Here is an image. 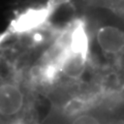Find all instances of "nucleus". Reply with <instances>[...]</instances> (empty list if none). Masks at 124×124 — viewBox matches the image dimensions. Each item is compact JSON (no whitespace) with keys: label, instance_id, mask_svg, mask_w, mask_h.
<instances>
[{"label":"nucleus","instance_id":"4","mask_svg":"<svg viewBox=\"0 0 124 124\" xmlns=\"http://www.w3.org/2000/svg\"><path fill=\"white\" fill-rule=\"evenodd\" d=\"M71 124H100V122L94 116L84 114V115H81L78 118H76Z\"/></svg>","mask_w":124,"mask_h":124},{"label":"nucleus","instance_id":"3","mask_svg":"<svg viewBox=\"0 0 124 124\" xmlns=\"http://www.w3.org/2000/svg\"><path fill=\"white\" fill-rule=\"evenodd\" d=\"M86 69V53L68 49L60 59V70L65 77L79 79Z\"/></svg>","mask_w":124,"mask_h":124},{"label":"nucleus","instance_id":"1","mask_svg":"<svg viewBox=\"0 0 124 124\" xmlns=\"http://www.w3.org/2000/svg\"><path fill=\"white\" fill-rule=\"evenodd\" d=\"M24 106L25 94L18 84L0 83V117H15L21 113Z\"/></svg>","mask_w":124,"mask_h":124},{"label":"nucleus","instance_id":"2","mask_svg":"<svg viewBox=\"0 0 124 124\" xmlns=\"http://www.w3.org/2000/svg\"><path fill=\"white\" fill-rule=\"evenodd\" d=\"M96 42L103 53L119 55L124 51V32L113 25H103L96 31Z\"/></svg>","mask_w":124,"mask_h":124}]
</instances>
